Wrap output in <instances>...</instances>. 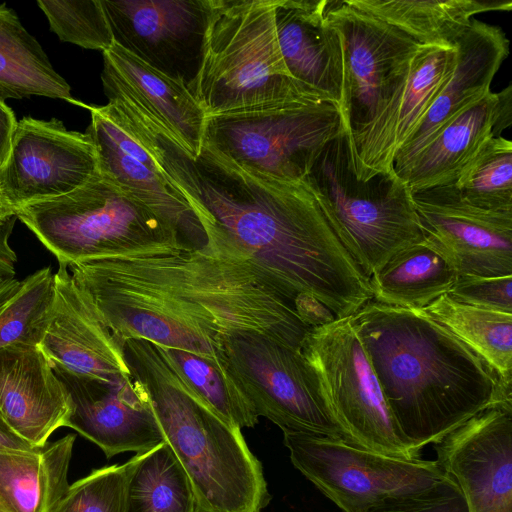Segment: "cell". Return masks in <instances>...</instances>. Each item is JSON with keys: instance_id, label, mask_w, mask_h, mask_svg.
<instances>
[{"instance_id": "obj_1", "label": "cell", "mask_w": 512, "mask_h": 512, "mask_svg": "<svg viewBox=\"0 0 512 512\" xmlns=\"http://www.w3.org/2000/svg\"><path fill=\"white\" fill-rule=\"evenodd\" d=\"M135 136L195 213L209 252L247 264L294 306L310 296L346 318L373 299L369 279L306 179L246 170L206 143L192 156L156 120L142 122Z\"/></svg>"}, {"instance_id": "obj_2", "label": "cell", "mask_w": 512, "mask_h": 512, "mask_svg": "<svg viewBox=\"0 0 512 512\" xmlns=\"http://www.w3.org/2000/svg\"><path fill=\"white\" fill-rule=\"evenodd\" d=\"M68 269L123 344L144 339L219 361L230 334L257 332L301 350L311 328L247 264L205 248L153 249Z\"/></svg>"}, {"instance_id": "obj_3", "label": "cell", "mask_w": 512, "mask_h": 512, "mask_svg": "<svg viewBox=\"0 0 512 512\" xmlns=\"http://www.w3.org/2000/svg\"><path fill=\"white\" fill-rule=\"evenodd\" d=\"M350 319L414 456L490 407L512 408V384L424 309L371 300Z\"/></svg>"}, {"instance_id": "obj_4", "label": "cell", "mask_w": 512, "mask_h": 512, "mask_svg": "<svg viewBox=\"0 0 512 512\" xmlns=\"http://www.w3.org/2000/svg\"><path fill=\"white\" fill-rule=\"evenodd\" d=\"M124 355L147 391L164 441L188 476L198 512H262L271 496L262 464L241 429L189 389L159 346L129 339Z\"/></svg>"}, {"instance_id": "obj_5", "label": "cell", "mask_w": 512, "mask_h": 512, "mask_svg": "<svg viewBox=\"0 0 512 512\" xmlns=\"http://www.w3.org/2000/svg\"><path fill=\"white\" fill-rule=\"evenodd\" d=\"M274 4L211 0L205 52L193 91L206 117L326 101L288 72L277 42Z\"/></svg>"}, {"instance_id": "obj_6", "label": "cell", "mask_w": 512, "mask_h": 512, "mask_svg": "<svg viewBox=\"0 0 512 512\" xmlns=\"http://www.w3.org/2000/svg\"><path fill=\"white\" fill-rule=\"evenodd\" d=\"M21 220L59 265L153 249L189 246L179 231L97 172L60 197L17 210Z\"/></svg>"}, {"instance_id": "obj_7", "label": "cell", "mask_w": 512, "mask_h": 512, "mask_svg": "<svg viewBox=\"0 0 512 512\" xmlns=\"http://www.w3.org/2000/svg\"><path fill=\"white\" fill-rule=\"evenodd\" d=\"M305 179L322 196L340 241L368 279L395 253L424 241L411 192L395 171L357 179L345 126L321 149Z\"/></svg>"}, {"instance_id": "obj_8", "label": "cell", "mask_w": 512, "mask_h": 512, "mask_svg": "<svg viewBox=\"0 0 512 512\" xmlns=\"http://www.w3.org/2000/svg\"><path fill=\"white\" fill-rule=\"evenodd\" d=\"M343 129L339 105L291 103L208 116L203 143L246 170L299 181Z\"/></svg>"}, {"instance_id": "obj_9", "label": "cell", "mask_w": 512, "mask_h": 512, "mask_svg": "<svg viewBox=\"0 0 512 512\" xmlns=\"http://www.w3.org/2000/svg\"><path fill=\"white\" fill-rule=\"evenodd\" d=\"M350 317L311 327L302 341L301 352L321 397L352 444L391 457L416 458L397 429Z\"/></svg>"}, {"instance_id": "obj_10", "label": "cell", "mask_w": 512, "mask_h": 512, "mask_svg": "<svg viewBox=\"0 0 512 512\" xmlns=\"http://www.w3.org/2000/svg\"><path fill=\"white\" fill-rule=\"evenodd\" d=\"M283 442L294 467L344 512H369L451 480L436 460L391 457L304 433L283 432Z\"/></svg>"}, {"instance_id": "obj_11", "label": "cell", "mask_w": 512, "mask_h": 512, "mask_svg": "<svg viewBox=\"0 0 512 512\" xmlns=\"http://www.w3.org/2000/svg\"><path fill=\"white\" fill-rule=\"evenodd\" d=\"M219 362L258 416L269 419L283 432L351 443L328 411L316 376L300 349L261 333L238 332L226 337Z\"/></svg>"}, {"instance_id": "obj_12", "label": "cell", "mask_w": 512, "mask_h": 512, "mask_svg": "<svg viewBox=\"0 0 512 512\" xmlns=\"http://www.w3.org/2000/svg\"><path fill=\"white\" fill-rule=\"evenodd\" d=\"M325 17L341 35L344 57L340 112L349 137L374 118L406 76L420 44L350 5L328 0Z\"/></svg>"}, {"instance_id": "obj_13", "label": "cell", "mask_w": 512, "mask_h": 512, "mask_svg": "<svg viewBox=\"0 0 512 512\" xmlns=\"http://www.w3.org/2000/svg\"><path fill=\"white\" fill-rule=\"evenodd\" d=\"M114 43L193 95L211 0H101Z\"/></svg>"}, {"instance_id": "obj_14", "label": "cell", "mask_w": 512, "mask_h": 512, "mask_svg": "<svg viewBox=\"0 0 512 512\" xmlns=\"http://www.w3.org/2000/svg\"><path fill=\"white\" fill-rule=\"evenodd\" d=\"M97 172L96 150L86 133L68 130L55 118L24 117L0 165V191L18 210L68 194Z\"/></svg>"}, {"instance_id": "obj_15", "label": "cell", "mask_w": 512, "mask_h": 512, "mask_svg": "<svg viewBox=\"0 0 512 512\" xmlns=\"http://www.w3.org/2000/svg\"><path fill=\"white\" fill-rule=\"evenodd\" d=\"M411 195L424 240L458 275H512V212L475 207L464 201L454 186Z\"/></svg>"}, {"instance_id": "obj_16", "label": "cell", "mask_w": 512, "mask_h": 512, "mask_svg": "<svg viewBox=\"0 0 512 512\" xmlns=\"http://www.w3.org/2000/svg\"><path fill=\"white\" fill-rule=\"evenodd\" d=\"M70 402V427L99 446L107 458L143 453L164 443L144 386L132 376L108 382L52 364Z\"/></svg>"}, {"instance_id": "obj_17", "label": "cell", "mask_w": 512, "mask_h": 512, "mask_svg": "<svg viewBox=\"0 0 512 512\" xmlns=\"http://www.w3.org/2000/svg\"><path fill=\"white\" fill-rule=\"evenodd\" d=\"M434 447L468 512H512V408L490 407Z\"/></svg>"}, {"instance_id": "obj_18", "label": "cell", "mask_w": 512, "mask_h": 512, "mask_svg": "<svg viewBox=\"0 0 512 512\" xmlns=\"http://www.w3.org/2000/svg\"><path fill=\"white\" fill-rule=\"evenodd\" d=\"M455 48L421 45L406 76L371 122L349 137L354 174L366 181L378 173L394 172L398 150L420 125L450 79Z\"/></svg>"}, {"instance_id": "obj_19", "label": "cell", "mask_w": 512, "mask_h": 512, "mask_svg": "<svg viewBox=\"0 0 512 512\" xmlns=\"http://www.w3.org/2000/svg\"><path fill=\"white\" fill-rule=\"evenodd\" d=\"M86 108L91 122L85 133L94 144L98 172L174 226L189 246L205 248L206 235L195 213L170 187L115 107L108 102Z\"/></svg>"}, {"instance_id": "obj_20", "label": "cell", "mask_w": 512, "mask_h": 512, "mask_svg": "<svg viewBox=\"0 0 512 512\" xmlns=\"http://www.w3.org/2000/svg\"><path fill=\"white\" fill-rule=\"evenodd\" d=\"M54 281L53 309L39 345L51 364L108 382L131 376L124 344L75 285L67 266L59 265Z\"/></svg>"}, {"instance_id": "obj_21", "label": "cell", "mask_w": 512, "mask_h": 512, "mask_svg": "<svg viewBox=\"0 0 512 512\" xmlns=\"http://www.w3.org/2000/svg\"><path fill=\"white\" fill-rule=\"evenodd\" d=\"M454 48L450 79L394 158L398 176L448 123L491 92L492 80L509 54V40L501 27L473 18Z\"/></svg>"}, {"instance_id": "obj_22", "label": "cell", "mask_w": 512, "mask_h": 512, "mask_svg": "<svg viewBox=\"0 0 512 512\" xmlns=\"http://www.w3.org/2000/svg\"><path fill=\"white\" fill-rule=\"evenodd\" d=\"M71 407L52 364L39 347L0 349V414L33 447L66 426Z\"/></svg>"}, {"instance_id": "obj_23", "label": "cell", "mask_w": 512, "mask_h": 512, "mask_svg": "<svg viewBox=\"0 0 512 512\" xmlns=\"http://www.w3.org/2000/svg\"><path fill=\"white\" fill-rule=\"evenodd\" d=\"M328 0H275L278 46L293 79L326 101L341 105L342 39L325 10Z\"/></svg>"}, {"instance_id": "obj_24", "label": "cell", "mask_w": 512, "mask_h": 512, "mask_svg": "<svg viewBox=\"0 0 512 512\" xmlns=\"http://www.w3.org/2000/svg\"><path fill=\"white\" fill-rule=\"evenodd\" d=\"M101 79L108 99H127L146 111L195 156L204 142L206 115L191 92L124 49L103 52Z\"/></svg>"}, {"instance_id": "obj_25", "label": "cell", "mask_w": 512, "mask_h": 512, "mask_svg": "<svg viewBox=\"0 0 512 512\" xmlns=\"http://www.w3.org/2000/svg\"><path fill=\"white\" fill-rule=\"evenodd\" d=\"M512 124V85L490 92L464 110L417 155L399 176L411 193L452 186L462 170L493 137Z\"/></svg>"}, {"instance_id": "obj_26", "label": "cell", "mask_w": 512, "mask_h": 512, "mask_svg": "<svg viewBox=\"0 0 512 512\" xmlns=\"http://www.w3.org/2000/svg\"><path fill=\"white\" fill-rule=\"evenodd\" d=\"M74 434L29 450L0 449V512H51L68 488Z\"/></svg>"}, {"instance_id": "obj_27", "label": "cell", "mask_w": 512, "mask_h": 512, "mask_svg": "<svg viewBox=\"0 0 512 512\" xmlns=\"http://www.w3.org/2000/svg\"><path fill=\"white\" fill-rule=\"evenodd\" d=\"M402 31L418 44L445 49L470 26L473 16L489 11H510L511 0H347Z\"/></svg>"}, {"instance_id": "obj_28", "label": "cell", "mask_w": 512, "mask_h": 512, "mask_svg": "<svg viewBox=\"0 0 512 512\" xmlns=\"http://www.w3.org/2000/svg\"><path fill=\"white\" fill-rule=\"evenodd\" d=\"M458 272L425 240L395 253L369 278L376 302L406 308L424 309L447 294Z\"/></svg>"}, {"instance_id": "obj_29", "label": "cell", "mask_w": 512, "mask_h": 512, "mask_svg": "<svg viewBox=\"0 0 512 512\" xmlns=\"http://www.w3.org/2000/svg\"><path fill=\"white\" fill-rule=\"evenodd\" d=\"M44 96L78 103L17 14L0 4V101Z\"/></svg>"}, {"instance_id": "obj_30", "label": "cell", "mask_w": 512, "mask_h": 512, "mask_svg": "<svg viewBox=\"0 0 512 512\" xmlns=\"http://www.w3.org/2000/svg\"><path fill=\"white\" fill-rule=\"evenodd\" d=\"M424 310L512 384V314L475 307L444 294Z\"/></svg>"}, {"instance_id": "obj_31", "label": "cell", "mask_w": 512, "mask_h": 512, "mask_svg": "<svg viewBox=\"0 0 512 512\" xmlns=\"http://www.w3.org/2000/svg\"><path fill=\"white\" fill-rule=\"evenodd\" d=\"M133 458L126 512H198L188 476L166 442Z\"/></svg>"}, {"instance_id": "obj_32", "label": "cell", "mask_w": 512, "mask_h": 512, "mask_svg": "<svg viewBox=\"0 0 512 512\" xmlns=\"http://www.w3.org/2000/svg\"><path fill=\"white\" fill-rule=\"evenodd\" d=\"M160 349L189 389L219 417L239 429L258 423L252 403L219 361L181 349Z\"/></svg>"}, {"instance_id": "obj_33", "label": "cell", "mask_w": 512, "mask_h": 512, "mask_svg": "<svg viewBox=\"0 0 512 512\" xmlns=\"http://www.w3.org/2000/svg\"><path fill=\"white\" fill-rule=\"evenodd\" d=\"M55 299L54 274L45 267L0 293V349L39 347L48 327Z\"/></svg>"}, {"instance_id": "obj_34", "label": "cell", "mask_w": 512, "mask_h": 512, "mask_svg": "<svg viewBox=\"0 0 512 512\" xmlns=\"http://www.w3.org/2000/svg\"><path fill=\"white\" fill-rule=\"evenodd\" d=\"M452 186L475 207L512 212V142L502 135L491 138Z\"/></svg>"}, {"instance_id": "obj_35", "label": "cell", "mask_w": 512, "mask_h": 512, "mask_svg": "<svg viewBox=\"0 0 512 512\" xmlns=\"http://www.w3.org/2000/svg\"><path fill=\"white\" fill-rule=\"evenodd\" d=\"M37 4L61 41L102 53L114 45L101 0H40Z\"/></svg>"}, {"instance_id": "obj_36", "label": "cell", "mask_w": 512, "mask_h": 512, "mask_svg": "<svg viewBox=\"0 0 512 512\" xmlns=\"http://www.w3.org/2000/svg\"><path fill=\"white\" fill-rule=\"evenodd\" d=\"M134 458L93 470L69 485L51 512H126Z\"/></svg>"}, {"instance_id": "obj_37", "label": "cell", "mask_w": 512, "mask_h": 512, "mask_svg": "<svg viewBox=\"0 0 512 512\" xmlns=\"http://www.w3.org/2000/svg\"><path fill=\"white\" fill-rule=\"evenodd\" d=\"M447 294L465 304L512 314V275H458Z\"/></svg>"}, {"instance_id": "obj_38", "label": "cell", "mask_w": 512, "mask_h": 512, "mask_svg": "<svg viewBox=\"0 0 512 512\" xmlns=\"http://www.w3.org/2000/svg\"><path fill=\"white\" fill-rule=\"evenodd\" d=\"M369 512H468V508L451 479L426 492L388 501Z\"/></svg>"}, {"instance_id": "obj_39", "label": "cell", "mask_w": 512, "mask_h": 512, "mask_svg": "<svg viewBox=\"0 0 512 512\" xmlns=\"http://www.w3.org/2000/svg\"><path fill=\"white\" fill-rule=\"evenodd\" d=\"M16 219L12 216L0 223V293L16 280L17 256L8 241Z\"/></svg>"}, {"instance_id": "obj_40", "label": "cell", "mask_w": 512, "mask_h": 512, "mask_svg": "<svg viewBox=\"0 0 512 512\" xmlns=\"http://www.w3.org/2000/svg\"><path fill=\"white\" fill-rule=\"evenodd\" d=\"M17 125V120L11 108L0 101V165L4 161Z\"/></svg>"}, {"instance_id": "obj_41", "label": "cell", "mask_w": 512, "mask_h": 512, "mask_svg": "<svg viewBox=\"0 0 512 512\" xmlns=\"http://www.w3.org/2000/svg\"><path fill=\"white\" fill-rule=\"evenodd\" d=\"M34 448L28 442L19 437L5 422L0 414V449H24Z\"/></svg>"}, {"instance_id": "obj_42", "label": "cell", "mask_w": 512, "mask_h": 512, "mask_svg": "<svg viewBox=\"0 0 512 512\" xmlns=\"http://www.w3.org/2000/svg\"><path fill=\"white\" fill-rule=\"evenodd\" d=\"M17 209L5 198L0 191V223L6 219L16 216Z\"/></svg>"}]
</instances>
